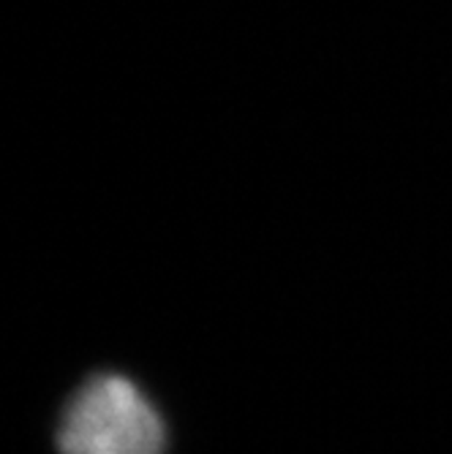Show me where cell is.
I'll return each mask as SVG.
<instances>
[{"mask_svg":"<svg viewBox=\"0 0 452 454\" xmlns=\"http://www.w3.org/2000/svg\"><path fill=\"white\" fill-rule=\"evenodd\" d=\"M55 449L58 454H167L170 427L131 376L99 370L66 397Z\"/></svg>","mask_w":452,"mask_h":454,"instance_id":"obj_1","label":"cell"}]
</instances>
